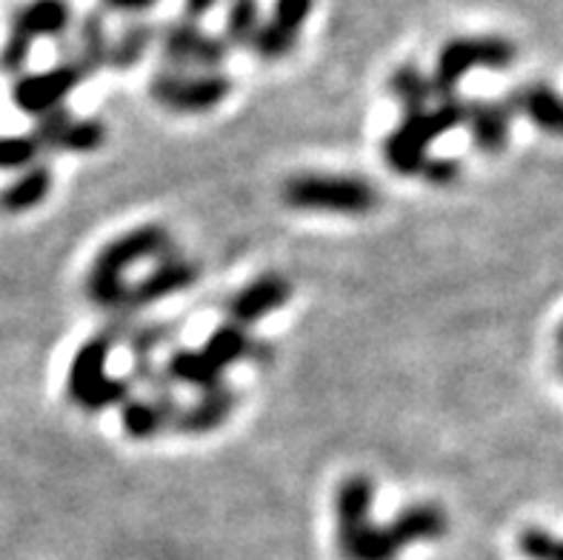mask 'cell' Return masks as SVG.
I'll return each instance as SVG.
<instances>
[{
    "mask_svg": "<svg viewBox=\"0 0 563 560\" xmlns=\"http://www.w3.org/2000/svg\"><path fill=\"white\" fill-rule=\"evenodd\" d=\"M372 497L375 483L366 475H350L338 486V547L346 560H395L409 543L446 535L450 520L435 504H415L389 526H372Z\"/></svg>",
    "mask_w": 563,
    "mask_h": 560,
    "instance_id": "obj_1",
    "label": "cell"
},
{
    "mask_svg": "<svg viewBox=\"0 0 563 560\" xmlns=\"http://www.w3.org/2000/svg\"><path fill=\"white\" fill-rule=\"evenodd\" d=\"M172 238L164 227L146 223L132 232L121 234L109 243L92 263V272L86 277V295L100 309L121 312L123 295H126V272L135 263L152 261V257H169Z\"/></svg>",
    "mask_w": 563,
    "mask_h": 560,
    "instance_id": "obj_2",
    "label": "cell"
},
{
    "mask_svg": "<svg viewBox=\"0 0 563 560\" xmlns=\"http://www.w3.org/2000/svg\"><path fill=\"white\" fill-rule=\"evenodd\" d=\"M466 121V100L443 98L438 107L404 114V121L393 129L384 143V157L389 169L398 175H415L427 164L429 150L438 138L457 129Z\"/></svg>",
    "mask_w": 563,
    "mask_h": 560,
    "instance_id": "obj_3",
    "label": "cell"
},
{
    "mask_svg": "<svg viewBox=\"0 0 563 560\" xmlns=\"http://www.w3.org/2000/svg\"><path fill=\"white\" fill-rule=\"evenodd\" d=\"M518 50L515 43L498 35H466L452 37L443 43V50L435 57V69L429 75L432 95L438 98H452L457 84L475 69L504 72L515 64Z\"/></svg>",
    "mask_w": 563,
    "mask_h": 560,
    "instance_id": "obj_4",
    "label": "cell"
},
{
    "mask_svg": "<svg viewBox=\"0 0 563 560\" xmlns=\"http://www.w3.org/2000/svg\"><path fill=\"white\" fill-rule=\"evenodd\" d=\"M112 347L114 343L107 334H95L78 349V355L71 358L66 392H69L71 404H78L80 409L103 411L109 406H123L129 400L132 381L112 377L107 372Z\"/></svg>",
    "mask_w": 563,
    "mask_h": 560,
    "instance_id": "obj_5",
    "label": "cell"
},
{
    "mask_svg": "<svg viewBox=\"0 0 563 560\" xmlns=\"http://www.w3.org/2000/svg\"><path fill=\"white\" fill-rule=\"evenodd\" d=\"M284 200L303 212L366 215L378 204V191L355 175H295L284 184Z\"/></svg>",
    "mask_w": 563,
    "mask_h": 560,
    "instance_id": "obj_6",
    "label": "cell"
},
{
    "mask_svg": "<svg viewBox=\"0 0 563 560\" xmlns=\"http://www.w3.org/2000/svg\"><path fill=\"white\" fill-rule=\"evenodd\" d=\"M71 26L69 0H29L9 23V37L0 50V69L21 72L32 46L41 37H64Z\"/></svg>",
    "mask_w": 563,
    "mask_h": 560,
    "instance_id": "obj_7",
    "label": "cell"
},
{
    "mask_svg": "<svg viewBox=\"0 0 563 560\" xmlns=\"http://www.w3.org/2000/svg\"><path fill=\"white\" fill-rule=\"evenodd\" d=\"M150 92L164 109H172L178 114H200L221 107L232 92V80L221 72L186 75V72L166 69L152 78Z\"/></svg>",
    "mask_w": 563,
    "mask_h": 560,
    "instance_id": "obj_8",
    "label": "cell"
},
{
    "mask_svg": "<svg viewBox=\"0 0 563 560\" xmlns=\"http://www.w3.org/2000/svg\"><path fill=\"white\" fill-rule=\"evenodd\" d=\"M161 50H164V61L169 72H214L227 61L229 43L223 37L207 35L198 23L175 21L161 32Z\"/></svg>",
    "mask_w": 563,
    "mask_h": 560,
    "instance_id": "obj_9",
    "label": "cell"
},
{
    "mask_svg": "<svg viewBox=\"0 0 563 560\" xmlns=\"http://www.w3.org/2000/svg\"><path fill=\"white\" fill-rule=\"evenodd\" d=\"M80 80H84L80 69L66 57L64 64H57L55 69L23 75L12 89L14 107L21 109L23 114L41 118V114L52 112V109L64 107V100L78 89Z\"/></svg>",
    "mask_w": 563,
    "mask_h": 560,
    "instance_id": "obj_10",
    "label": "cell"
},
{
    "mask_svg": "<svg viewBox=\"0 0 563 560\" xmlns=\"http://www.w3.org/2000/svg\"><path fill=\"white\" fill-rule=\"evenodd\" d=\"M312 9L314 0H275L269 21H261L250 50L261 61H284L286 55H292Z\"/></svg>",
    "mask_w": 563,
    "mask_h": 560,
    "instance_id": "obj_11",
    "label": "cell"
},
{
    "mask_svg": "<svg viewBox=\"0 0 563 560\" xmlns=\"http://www.w3.org/2000/svg\"><path fill=\"white\" fill-rule=\"evenodd\" d=\"M198 281V266L184 257H164L157 263L150 275H143L137 284L126 286V295H123L121 312H137V309H146L152 304H161V300L178 295V292L189 289V286Z\"/></svg>",
    "mask_w": 563,
    "mask_h": 560,
    "instance_id": "obj_12",
    "label": "cell"
},
{
    "mask_svg": "<svg viewBox=\"0 0 563 560\" xmlns=\"http://www.w3.org/2000/svg\"><path fill=\"white\" fill-rule=\"evenodd\" d=\"M289 298H292V284L284 275H275V272L261 275L250 286H243L235 298L229 300V323H235V327L243 329L252 327V323L264 320L269 312L289 304Z\"/></svg>",
    "mask_w": 563,
    "mask_h": 560,
    "instance_id": "obj_13",
    "label": "cell"
},
{
    "mask_svg": "<svg viewBox=\"0 0 563 560\" xmlns=\"http://www.w3.org/2000/svg\"><path fill=\"white\" fill-rule=\"evenodd\" d=\"M466 127H470L472 143L486 155H500L509 146L512 132V109L495 100H475L466 103Z\"/></svg>",
    "mask_w": 563,
    "mask_h": 560,
    "instance_id": "obj_14",
    "label": "cell"
},
{
    "mask_svg": "<svg viewBox=\"0 0 563 560\" xmlns=\"http://www.w3.org/2000/svg\"><path fill=\"white\" fill-rule=\"evenodd\" d=\"M235 404L238 395L229 389L227 383L212 392H200L192 406H180L175 420H172V429H178L184 435H207L227 424L229 415L235 411Z\"/></svg>",
    "mask_w": 563,
    "mask_h": 560,
    "instance_id": "obj_15",
    "label": "cell"
},
{
    "mask_svg": "<svg viewBox=\"0 0 563 560\" xmlns=\"http://www.w3.org/2000/svg\"><path fill=\"white\" fill-rule=\"evenodd\" d=\"M180 404L175 400L172 392L152 397H137V400H126L121 409V424L126 429L129 438L150 440L169 429L175 415H178Z\"/></svg>",
    "mask_w": 563,
    "mask_h": 560,
    "instance_id": "obj_16",
    "label": "cell"
},
{
    "mask_svg": "<svg viewBox=\"0 0 563 560\" xmlns=\"http://www.w3.org/2000/svg\"><path fill=\"white\" fill-rule=\"evenodd\" d=\"M509 109H512V114L518 112L529 118L547 135L563 138V95H558L550 86H521L509 100Z\"/></svg>",
    "mask_w": 563,
    "mask_h": 560,
    "instance_id": "obj_17",
    "label": "cell"
},
{
    "mask_svg": "<svg viewBox=\"0 0 563 560\" xmlns=\"http://www.w3.org/2000/svg\"><path fill=\"white\" fill-rule=\"evenodd\" d=\"M164 375L169 377V383H184V386H195L200 392L223 386V372L200 349H175L166 358Z\"/></svg>",
    "mask_w": 563,
    "mask_h": 560,
    "instance_id": "obj_18",
    "label": "cell"
},
{
    "mask_svg": "<svg viewBox=\"0 0 563 560\" xmlns=\"http://www.w3.org/2000/svg\"><path fill=\"white\" fill-rule=\"evenodd\" d=\"M109 43H112V37H109L107 32L103 14H86L78 26V37H75V52H71L69 57L71 64L78 66L84 78H89V75H95V72H100L107 66Z\"/></svg>",
    "mask_w": 563,
    "mask_h": 560,
    "instance_id": "obj_19",
    "label": "cell"
},
{
    "mask_svg": "<svg viewBox=\"0 0 563 560\" xmlns=\"http://www.w3.org/2000/svg\"><path fill=\"white\" fill-rule=\"evenodd\" d=\"M52 191V172L46 166H29L21 178L0 191V209L9 215H21L41 206Z\"/></svg>",
    "mask_w": 563,
    "mask_h": 560,
    "instance_id": "obj_20",
    "label": "cell"
},
{
    "mask_svg": "<svg viewBox=\"0 0 563 560\" xmlns=\"http://www.w3.org/2000/svg\"><path fill=\"white\" fill-rule=\"evenodd\" d=\"M155 37H157V32H155V26H150V23H143V21L129 23L121 35L109 43L107 66L114 72H129L132 66L141 64V57L150 52V46L155 43Z\"/></svg>",
    "mask_w": 563,
    "mask_h": 560,
    "instance_id": "obj_21",
    "label": "cell"
},
{
    "mask_svg": "<svg viewBox=\"0 0 563 560\" xmlns=\"http://www.w3.org/2000/svg\"><path fill=\"white\" fill-rule=\"evenodd\" d=\"M250 349L252 341L250 334H246V329L235 327V323H223V327H218L209 334V341L203 343L200 352H203L218 370L227 372L229 366H235L241 358H250Z\"/></svg>",
    "mask_w": 563,
    "mask_h": 560,
    "instance_id": "obj_22",
    "label": "cell"
},
{
    "mask_svg": "<svg viewBox=\"0 0 563 560\" xmlns=\"http://www.w3.org/2000/svg\"><path fill=\"white\" fill-rule=\"evenodd\" d=\"M389 95L398 100L407 114L421 112V109H427L429 98H432V84H429V75H423L418 66L404 64L389 78Z\"/></svg>",
    "mask_w": 563,
    "mask_h": 560,
    "instance_id": "obj_23",
    "label": "cell"
},
{
    "mask_svg": "<svg viewBox=\"0 0 563 560\" xmlns=\"http://www.w3.org/2000/svg\"><path fill=\"white\" fill-rule=\"evenodd\" d=\"M261 29V7L257 0H232L227 9V43L250 46Z\"/></svg>",
    "mask_w": 563,
    "mask_h": 560,
    "instance_id": "obj_24",
    "label": "cell"
},
{
    "mask_svg": "<svg viewBox=\"0 0 563 560\" xmlns=\"http://www.w3.org/2000/svg\"><path fill=\"white\" fill-rule=\"evenodd\" d=\"M172 334H175V327H169V323H141V327L135 323L123 343L132 349L135 361H150L152 352L169 343Z\"/></svg>",
    "mask_w": 563,
    "mask_h": 560,
    "instance_id": "obj_25",
    "label": "cell"
},
{
    "mask_svg": "<svg viewBox=\"0 0 563 560\" xmlns=\"http://www.w3.org/2000/svg\"><path fill=\"white\" fill-rule=\"evenodd\" d=\"M107 141V127L100 121H75L66 127L64 138H60V146L57 150H69V152H95L103 146Z\"/></svg>",
    "mask_w": 563,
    "mask_h": 560,
    "instance_id": "obj_26",
    "label": "cell"
},
{
    "mask_svg": "<svg viewBox=\"0 0 563 560\" xmlns=\"http://www.w3.org/2000/svg\"><path fill=\"white\" fill-rule=\"evenodd\" d=\"M521 554L529 560H563V538L550 535L547 529L529 526L518 538Z\"/></svg>",
    "mask_w": 563,
    "mask_h": 560,
    "instance_id": "obj_27",
    "label": "cell"
},
{
    "mask_svg": "<svg viewBox=\"0 0 563 560\" xmlns=\"http://www.w3.org/2000/svg\"><path fill=\"white\" fill-rule=\"evenodd\" d=\"M41 155V146L32 135L0 138V169H29Z\"/></svg>",
    "mask_w": 563,
    "mask_h": 560,
    "instance_id": "obj_28",
    "label": "cell"
},
{
    "mask_svg": "<svg viewBox=\"0 0 563 560\" xmlns=\"http://www.w3.org/2000/svg\"><path fill=\"white\" fill-rule=\"evenodd\" d=\"M69 123H71V112L66 107L52 109V112L41 114V118H37V127L32 129V138L37 141L41 152L57 150V146H60V138H64V132Z\"/></svg>",
    "mask_w": 563,
    "mask_h": 560,
    "instance_id": "obj_29",
    "label": "cell"
},
{
    "mask_svg": "<svg viewBox=\"0 0 563 560\" xmlns=\"http://www.w3.org/2000/svg\"><path fill=\"white\" fill-rule=\"evenodd\" d=\"M421 175L432 186H452L461 178V164L452 157H427V164L421 166Z\"/></svg>",
    "mask_w": 563,
    "mask_h": 560,
    "instance_id": "obj_30",
    "label": "cell"
},
{
    "mask_svg": "<svg viewBox=\"0 0 563 560\" xmlns=\"http://www.w3.org/2000/svg\"><path fill=\"white\" fill-rule=\"evenodd\" d=\"M221 0H184V21L198 23L200 18H207Z\"/></svg>",
    "mask_w": 563,
    "mask_h": 560,
    "instance_id": "obj_31",
    "label": "cell"
},
{
    "mask_svg": "<svg viewBox=\"0 0 563 560\" xmlns=\"http://www.w3.org/2000/svg\"><path fill=\"white\" fill-rule=\"evenodd\" d=\"M155 3L157 0H103V7L112 9V12H123V14L146 12V9H152Z\"/></svg>",
    "mask_w": 563,
    "mask_h": 560,
    "instance_id": "obj_32",
    "label": "cell"
},
{
    "mask_svg": "<svg viewBox=\"0 0 563 560\" xmlns=\"http://www.w3.org/2000/svg\"><path fill=\"white\" fill-rule=\"evenodd\" d=\"M555 341H558V347L563 349V323H561V327H558V332H555Z\"/></svg>",
    "mask_w": 563,
    "mask_h": 560,
    "instance_id": "obj_33",
    "label": "cell"
}]
</instances>
